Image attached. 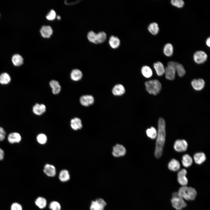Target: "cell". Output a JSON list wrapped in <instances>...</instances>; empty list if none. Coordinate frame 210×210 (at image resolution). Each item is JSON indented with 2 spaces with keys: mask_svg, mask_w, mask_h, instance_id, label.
<instances>
[{
  "mask_svg": "<svg viewBox=\"0 0 210 210\" xmlns=\"http://www.w3.org/2000/svg\"><path fill=\"white\" fill-rule=\"evenodd\" d=\"M173 47L170 43H167L164 46L163 52L164 54L167 56L170 57L172 55L173 53Z\"/></svg>",
  "mask_w": 210,
  "mask_h": 210,
  "instance_id": "obj_28",
  "label": "cell"
},
{
  "mask_svg": "<svg viewBox=\"0 0 210 210\" xmlns=\"http://www.w3.org/2000/svg\"><path fill=\"white\" fill-rule=\"evenodd\" d=\"M106 205V202L103 199L99 198L92 202L90 209V210H103Z\"/></svg>",
  "mask_w": 210,
  "mask_h": 210,
  "instance_id": "obj_6",
  "label": "cell"
},
{
  "mask_svg": "<svg viewBox=\"0 0 210 210\" xmlns=\"http://www.w3.org/2000/svg\"><path fill=\"white\" fill-rule=\"evenodd\" d=\"M11 210H22V208L20 204L17 203H15L11 205Z\"/></svg>",
  "mask_w": 210,
  "mask_h": 210,
  "instance_id": "obj_41",
  "label": "cell"
},
{
  "mask_svg": "<svg viewBox=\"0 0 210 210\" xmlns=\"http://www.w3.org/2000/svg\"><path fill=\"white\" fill-rule=\"evenodd\" d=\"M178 63L176 62L171 61L167 63V66H171L176 70V67Z\"/></svg>",
  "mask_w": 210,
  "mask_h": 210,
  "instance_id": "obj_43",
  "label": "cell"
},
{
  "mask_svg": "<svg viewBox=\"0 0 210 210\" xmlns=\"http://www.w3.org/2000/svg\"><path fill=\"white\" fill-rule=\"evenodd\" d=\"M56 17V13L53 10H51L46 16V18L49 20H53Z\"/></svg>",
  "mask_w": 210,
  "mask_h": 210,
  "instance_id": "obj_40",
  "label": "cell"
},
{
  "mask_svg": "<svg viewBox=\"0 0 210 210\" xmlns=\"http://www.w3.org/2000/svg\"><path fill=\"white\" fill-rule=\"evenodd\" d=\"M35 203L39 208L43 209L46 207L47 202L45 198L42 197H39L35 200Z\"/></svg>",
  "mask_w": 210,
  "mask_h": 210,
  "instance_id": "obj_31",
  "label": "cell"
},
{
  "mask_svg": "<svg viewBox=\"0 0 210 210\" xmlns=\"http://www.w3.org/2000/svg\"><path fill=\"white\" fill-rule=\"evenodd\" d=\"M82 76V72L80 70L77 69L73 70L70 74L71 79L74 81H78L81 79Z\"/></svg>",
  "mask_w": 210,
  "mask_h": 210,
  "instance_id": "obj_22",
  "label": "cell"
},
{
  "mask_svg": "<svg viewBox=\"0 0 210 210\" xmlns=\"http://www.w3.org/2000/svg\"><path fill=\"white\" fill-rule=\"evenodd\" d=\"M176 71H177L178 76L181 77L183 76L186 73V71L183 66L178 63L176 67Z\"/></svg>",
  "mask_w": 210,
  "mask_h": 210,
  "instance_id": "obj_36",
  "label": "cell"
},
{
  "mask_svg": "<svg viewBox=\"0 0 210 210\" xmlns=\"http://www.w3.org/2000/svg\"><path fill=\"white\" fill-rule=\"evenodd\" d=\"M57 19L58 20H59L60 19H61V17H60V16H59V15H58V16H57Z\"/></svg>",
  "mask_w": 210,
  "mask_h": 210,
  "instance_id": "obj_46",
  "label": "cell"
},
{
  "mask_svg": "<svg viewBox=\"0 0 210 210\" xmlns=\"http://www.w3.org/2000/svg\"><path fill=\"white\" fill-rule=\"evenodd\" d=\"M187 172L184 169L180 170L177 174V180L179 183L182 186H186L188 183V180L186 176Z\"/></svg>",
  "mask_w": 210,
  "mask_h": 210,
  "instance_id": "obj_7",
  "label": "cell"
},
{
  "mask_svg": "<svg viewBox=\"0 0 210 210\" xmlns=\"http://www.w3.org/2000/svg\"><path fill=\"white\" fill-rule=\"evenodd\" d=\"M141 72L143 76L147 78H150L153 75L152 70L148 66L145 65L143 66L141 69Z\"/></svg>",
  "mask_w": 210,
  "mask_h": 210,
  "instance_id": "obj_25",
  "label": "cell"
},
{
  "mask_svg": "<svg viewBox=\"0 0 210 210\" xmlns=\"http://www.w3.org/2000/svg\"><path fill=\"white\" fill-rule=\"evenodd\" d=\"M97 44L102 43L106 40L107 35L105 32L103 31L97 33Z\"/></svg>",
  "mask_w": 210,
  "mask_h": 210,
  "instance_id": "obj_35",
  "label": "cell"
},
{
  "mask_svg": "<svg viewBox=\"0 0 210 210\" xmlns=\"http://www.w3.org/2000/svg\"><path fill=\"white\" fill-rule=\"evenodd\" d=\"M192 86L194 89L197 91L202 90L205 85V82L202 79H195L191 82Z\"/></svg>",
  "mask_w": 210,
  "mask_h": 210,
  "instance_id": "obj_12",
  "label": "cell"
},
{
  "mask_svg": "<svg viewBox=\"0 0 210 210\" xmlns=\"http://www.w3.org/2000/svg\"><path fill=\"white\" fill-rule=\"evenodd\" d=\"M40 32L41 36L43 37L49 38L52 34L53 31L50 26L44 25L41 27Z\"/></svg>",
  "mask_w": 210,
  "mask_h": 210,
  "instance_id": "obj_15",
  "label": "cell"
},
{
  "mask_svg": "<svg viewBox=\"0 0 210 210\" xmlns=\"http://www.w3.org/2000/svg\"><path fill=\"white\" fill-rule=\"evenodd\" d=\"M146 133L147 136L152 139H155L157 137V132L155 129L153 127H151L150 128L147 129Z\"/></svg>",
  "mask_w": 210,
  "mask_h": 210,
  "instance_id": "obj_34",
  "label": "cell"
},
{
  "mask_svg": "<svg viewBox=\"0 0 210 210\" xmlns=\"http://www.w3.org/2000/svg\"><path fill=\"white\" fill-rule=\"evenodd\" d=\"M165 125L164 120L162 118H159L155 152V156L158 158L160 157L162 153L166 136Z\"/></svg>",
  "mask_w": 210,
  "mask_h": 210,
  "instance_id": "obj_1",
  "label": "cell"
},
{
  "mask_svg": "<svg viewBox=\"0 0 210 210\" xmlns=\"http://www.w3.org/2000/svg\"><path fill=\"white\" fill-rule=\"evenodd\" d=\"M112 93L116 96H121L125 93V89L123 85L120 84L115 85L113 88Z\"/></svg>",
  "mask_w": 210,
  "mask_h": 210,
  "instance_id": "obj_11",
  "label": "cell"
},
{
  "mask_svg": "<svg viewBox=\"0 0 210 210\" xmlns=\"http://www.w3.org/2000/svg\"><path fill=\"white\" fill-rule=\"evenodd\" d=\"M153 67L158 75L162 76L165 72V69L163 64L160 62H158L154 64Z\"/></svg>",
  "mask_w": 210,
  "mask_h": 210,
  "instance_id": "obj_18",
  "label": "cell"
},
{
  "mask_svg": "<svg viewBox=\"0 0 210 210\" xmlns=\"http://www.w3.org/2000/svg\"><path fill=\"white\" fill-rule=\"evenodd\" d=\"M4 150L0 148V161L2 160L4 156Z\"/></svg>",
  "mask_w": 210,
  "mask_h": 210,
  "instance_id": "obj_44",
  "label": "cell"
},
{
  "mask_svg": "<svg viewBox=\"0 0 210 210\" xmlns=\"http://www.w3.org/2000/svg\"><path fill=\"white\" fill-rule=\"evenodd\" d=\"M49 84L52 89V92L53 94H56L59 93L61 90V87L58 81L52 80L50 81Z\"/></svg>",
  "mask_w": 210,
  "mask_h": 210,
  "instance_id": "obj_20",
  "label": "cell"
},
{
  "mask_svg": "<svg viewBox=\"0 0 210 210\" xmlns=\"http://www.w3.org/2000/svg\"><path fill=\"white\" fill-rule=\"evenodd\" d=\"M49 208L51 210H61V209L60 203L55 201H52L50 203Z\"/></svg>",
  "mask_w": 210,
  "mask_h": 210,
  "instance_id": "obj_37",
  "label": "cell"
},
{
  "mask_svg": "<svg viewBox=\"0 0 210 210\" xmlns=\"http://www.w3.org/2000/svg\"><path fill=\"white\" fill-rule=\"evenodd\" d=\"M126 150L123 146L119 144L113 147L112 154L116 157H119L124 155L126 153Z\"/></svg>",
  "mask_w": 210,
  "mask_h": 210,
  "instance_id": "obj_10",
  "label": "cell"
},
{
  "mask_svg": "<svg viewBox=\"0 0 210 210\" xmlns=\"http://www.w3.org/2000/svg\"><path fill=\"white\" fill-rule=\"evenodd\" d=\"M206 45L209 47L210 46V38H208L206 41Z\"/></svg>",
  "mask_w": 210,
  "mask_h": 210,
  "instance_id": "obj_45",
  "label": "cell"
},
{
  "mask_svg": "<svg viewBox=\"0 0 210 210\" xmlns=\"http://www.w3.org/2000/svg\"><path fill=\"white\" fill-rule=\"evenodd\" d=\"M193 158L195 162L198 164H201L204 162L206 159L205 155L202 152L198 153L195 154Z\"/></svg>",
  "mask_w": 210,
  "mask_h": 210,
  "instance_id": "obj_23",
  "label": "cell"
},
{
  "mask_svg": "<svg viewBox=\"0 0 210 210\" xmlns=\"http://www.w3.org/2000/svg\"><path fill=\"white\" fill-rule=\"evenodd\" d=\"M176 70L174 68L167 66L165 68V76L166 78L170 80H173L175 78Z\"/></svg>",
  "mask_w": 210,
  "mask_h": 210,
  "instance_id": "obj_16",
  "label": "cell"
},
{
  "mask_svg": "<svg viewBox=\"0 0 210 210\" xmlns=\"http://www.w3.org/2000/svg\"><path fill=\"white\" fill-rule=\"evenodd\" d=\"M6 132L4 129L0 127V141H2L5 139Z\"/></svg>",
  "mask_w": 210,
  "mask_h": 210,
  "instance_id": "obj_42",
  "label": "cell"
},
{
  "mask_svg": "<svg viewBox=\"0 0 210 210\" xmlns=\"http://www.w3.org/2000/svg\"><path fill=\"white\" fill-rule=\"evenodd\" d=\"M11 80L9 75L7 73H2L0 75V83L2 84H7L9 83Z\"/></svg>",
  "mask_w": 210,
  "mask_h": 210,
  "instance_id": "obj_32",
  "label": "cell"
},
{
  "mask_svg": "<svg viewBox=\"0 0 210 210\" xmlns=\"http://www.w3.org/2000/svg\"><path fill=\"white\" fill-rule=\"evenodd\" d=\"M171 2L172 5L178 8L182 7L184 4V1L182 0H172Z\"/></svg>",
  "mask_w": 210,
  "mask_h": 210,
  "instance_id": "obj_39",
  "label": "cell"
},
{
  "mask_svg": "<svg viewBox=\"0 0 210 210\" xmlns=\"http://www.w3.org/2000/svg\"><path fill=\"white\" fill-rule=\"evenodd\" d=\"M148 29L149 32L152 34L155 35L159 31V28L158 24L155 22L150 24L148 26Z\"/></svg>",
  "mask_w": 210,
  "mask_h": 210,
  "instance_id": "obj_27",
  "label": "cell"
},
{
  "mask_svg": "<svg viewBox=\"0 0 210 210\" xmlns=\"http://www.w3.org/2000/svg\"><path fill=\"white\" fill-rule=\"evenodd\" d=\"M21 140V136L18 133L13 132L10 133L8 136V140L10 144L18 143Z\"/></svg>",
  "mask_w": 210,
  "mask_h": 210,
  "instance_id": "obj_13",
  "label": "cell"
},
{
  "mask_svg": "<svg viewBox=\"0 0 210 210\" xmlns=\"http://www.w3.org/2000/svg\"><path fill=\"white\" fill-rule=\"evenodd\" d=\"M12 61L14 65L15 66H19L23 64V59L20 55L15 54L12 56Z\"/></svg>",
  "mask_w": 210,
  "mask_h": 210,
  "instance_id": "obj_26",
  "label": "cell"
},
{
  "mask_svg": "<svg viewBox=\"0 0 210 210\" xmlns=\"http://www.w3.org/2000/svg\"><path fill=\"white\" fill-rule=\"evenodd\" d=\"M46 111V106L43 104H36L33 107V111L35 114L40 115L44 113Z\"/></svg>",
  "mask_w": 210,
  "mask_h": 210,
  "instance_id": "obj_17",
  "label": "cell"
},
{
  "mask_svg": "<svg viewBox=\"0 0 210 210\" xmlns=\"http://www.w3.org/2000/svg\"><path fill=\"white\" fill-rule=\"evenodd\" d=\"M108 43L112 48L116 49L120 46V41L117 37L112 35L109 38Z\"/></svg>",
  "mask_w": 210,
  "mask_h": 210,
  "instance_id": "obj_19",
  "label": "cell"
},
{
  "mask_svg": "<svg viewBox=\"0 0 210 210\" xmlns=\"http://www.w3.org/2000/svg\"><path fill=\"white\" fill-rule=\"evenodd\" d=\"M43 171L47 176L50 177L54 176L56 174L55 167L49 164H47L45 166Z\"/></svg>",
  "mask_w": 210,
  "mask_h": 210,
  "instance_id": "obj_14",
  "label": "cell"
},
{
  "mask_svg": "<svg viewBox=\"0 0 210 210\" xmlns=\"http://www.w3.org/2000/svg\"><path fill=\"white\" fill-rule=\"evenodd\" d=\"M207 57L206 52L202 50L196 51L193 56L194 61L198 64H201L204 62L206 60Z\"/></svg>",
  "mask_w": 210,
  "mask_h": 210,
  "instance_id": "obj_5",
  "label": "cell"
},
{
  "mask_svg": "<svg viewBox=\"0 0 210 210\" xmlns=\"http://www.w3.org/2000/svg\"><path fill=\"white\" fill-rule=\"evenodd\" d=\"M87 38L90 42L95 44H97V34L94 32H89L88 34Z\"/></svg>",
  "mask_w": 210,
  "mask_h": 210,
  "instance_id": "obj_33",
  "label": "cell"
},
{
  "mask_svg": "<svg viewBox=\"0 0 210 210\" xmlns=\"http://www.w3.org/2000/svg\"><path fill=\"white\" fill-rule=\"evenodd\" d=\"M145 85L147 91L150 94L156 95L161 89V84L157 80H152L145 82Z\"/></svg>",
  "mask_w": 210,
  "mask_h": 210,
  "instance_id": "obj_3",
  "label": "cell"
},
{
  "mask_svg": "<svg viewBox=\"0 0 210 210\" xmlns=\"http://www.w3.org/2000/svg\"><path fill=\"white\" fill-rule=\"evenodd\" d=\"M187 146V143L184 140H177L175 141L174 145V149L178 152L186 151Z\"/></svg>",
  "mask_w": 210,
  "mask_h": 210,
  "instance_id": "obj_8",
  "label": "cell"
},
{
  "mask_svg": "<svg viewBox=\"0 0 210 210\" xmlns=\"http://www.w3.org/2000/svg\"><path fill=\"white\" fill-rule=\"evenodd\" d=\"M178 192L181 197L187 200H194L197 195V191L194 188L186 186L180 187Z\"/></svg>",
  "mask_w": 210,
  "mask_h": 210,
  "instance_id": "obj_2",
  "label": "cell"
},
{
  "mask_svg": "<svg viewBox=\"0 0 210 210\" xmlns=\"http://www.w3.org/2000/svg\"><path fill=\"white\" fill-rule=\"evenodd\" d=\"M80 102L83 106L86 107L94 103V98L91 95H84L80 97Z\"/></svg>",
  "mask_w": 210,
  "mask_h": 210,
  "instance_id": "obj_9",
  "label": "cell"
},
{
  "mask_svg": "<svg viewBox=\"0 0 210 210\" xmlns=\"http://www.w3.org/2000/svg\"><path fill=\"white\" fill-rule=\"evenodd\" d=\"M171 202L173 207L177 210H181L187 206L186 202L178 192H174L172 194Z\"/></svg>",
  "mask_w": 210,
  "mask_h": 210,
  "instance_id": "obj_4",
  "label": "cell"
},
{
  "mask_svg": "<svg viewBox=\"0 0 210 210\" xmlns=\"http://www.w3.org/2000/svg\"><path fill=\"white\" fill-rule=\"evenodd\" d=\"M71 126L72 128L74 130L81 129L82 127L81 120L77 118L72 119L71 121Z\"/></svg>",
  "mask_w": 210,
  "mask_h": 210,
  "instance_id": "obj_21",
  "label": "cell"
},
{
  "mask_svg": "<svg viewBox=\"0 0 210 210\" xmlns=\"http://www.w3.org/2000/svg\"><path fill=\"white\" fill-rule=\"evenodd\" d=\"M36 139L38 142L42 144H45L47 141V136L43 134H40L38 135Z\"/></svg>",
  "mask_w": 210,
  "mask_h": 210,
  "instance_id": "obj_38",
  "label": "cell"
},
{
  "mask_svg": "<svg viewBox=\"0 0 210 210\" xmlns=\"http://www.w3.org/2000/svg\"><path fill=\"white\" fill-rule=\"evenodd\" d=\"M59 178L62 182H65L69 180L70 176L68 170L65 169L62 170L59 174Z\"/></svg>",
  "mask_w": 210,
  "mask_h": 210,
  "instance_id": "obj_29",
  "label": "cell"
},
{
  "mask_svg": "<svg viewBox=\"0 0 210 210\" xmlns=\"http://www.w3.org/2000/svg\"><path fill=\"white\" fill-rule=\"evenodd\" d=\"M180 165L179 162L175 159H172L168 164L169 169L172 171H176L180 168Z\"/></svg>",
  "mask_w": 210,
  "mask_h": 210,
  "instance_id": "obj_24",
  "label": "cell"
},
{
  "mask_svg": "<svg viewBox=\"0 0 210 210\" xmlns=\"http://www.w3.org/2000/svg\"><path fill=\"white\" fill-rule=\"evenodd\" d=\"M183 165L186 167L191 166L192 163V160L191 157L188 154H186L182 157V161Z\"/></svg>",
  "mask_w": 210,
  "mask_h": 210,
  "instance_id": "obj_30",
  "label": "cell"
}]
</instances>
